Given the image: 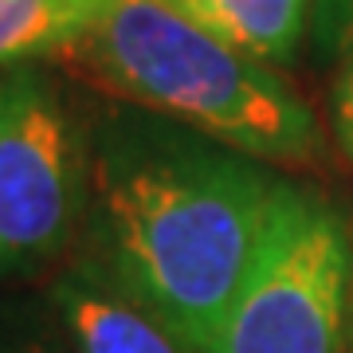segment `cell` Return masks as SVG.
Here are the masks:
<instances>
[{"mask_svg":"<svg viewBox=\"0 0 353 353\" xmlns=\"http://www.w3.org/2000/svg\"><path fill=\"white\" fill-rule=\"evenodd\" d=\"M287 176L141 106L90 126L87 263L208 353Z\"/></svg>","mask_w":353,"mask_h":353,"instance_id":"cell-1","label":"cell"},{"mask_svg":"<svg viewBox=\"0 0 353 353\" xmlns=\"http://www.w3.org/2000/svg\"><path fill=\"white\" fill-rule=\"evenodd\" d=\"M130 106L267 165H314L322 126L283 71L228 48L169 0H114L75 51Z\"/></svg>","mask_w":353,"mask_h":353,"instance_id":"cell-2","label":"cell"},{"mask_svg":"<svg viewBox=\"0 0 353 353\" xmlns=\"http://www.w3.org/2000/svg\"><path fill=\"white\" fill-rule=\"evenodd\" d=\"M353 287L345 216L283 181L240 294L208 353H341Z\"/></svg>","mask_w":353,"mask_h":353,"instance_id":"cell-3","label":"cell"},{"mask_svg":"<svg viewBox=\"0 0 353 353\" xmlns=\"http://www.w3.org/2000/svg\"><path fill=\"white\" fill-rule=\"evenodd\" d=\"M90 192V126L36 63L0 87V275L36 271L75 240Z\"/></svg>","mask_w":353,"mask_h":353,"instance_id":"cell-4","label":"cell"},{"mask_svg":"<svg viewBox=\"0 0 353 353\" xmlns=\"http://www.w3.org/2000/svg\"><path fill=\"white\" fill-rule=\"evenodd\" d=\"M51 306L75 353H196L87 259L71 263L55 279Z\"/></svg>","mask_w":353,"mask_h":353,"instance_id":"cell-5","label":"cell"},{"mask_svg":"<svg viewBox=\"0 0 353 353\" xmlns=\"http://www.w3.org/2000/svg\"><path fill=\"white\" fill-rule=\"evenodd\" d=\"M228 48L259 63H290L310 32V0H169Z\"/></svg>","mask_w":353,"mask_h":353,"instance_id":"cell-6","label":"cell"},{"mask_svg":"<svg viewBox=\"0 0 353 353\" xmlns=\"http://www.w3.org/2000/svg\"><path fill=\"white\" fill-rule=\"evenodd\" d=\"M114 0H0V71L71 55Z\"/></svg>","mask_w":353,"mask_h":353,"instance_id":"cell-7","label":"cell"},{"mask_svg":"<svg viewBox=\"0 0 353 353\" xmlns=\"http://www.w3.org/2000/svg\"><path fill=\"white\" fill-rule=\"evenodd\" d=\"M310 51L318 63H341L353 48V0H310Z\"/></svg>","mask_w":353,"mask_h":353,"instance_id":"cell-8","label":"cell"},{"mask_svg":"<svg viewBox=\"0 0 353 353\" xmlns=\"http://www.w3.org/2000/svg\"><path fill=\"white\" fill-rule=\"evenodd\" d=\"M330 130L341 157L353 165V48L341 55L334 83H330Z\"/></svg>","mask_w":353,"mask_h":353,"instance_id":"cell-9","label":"cell"},{"mask_svg":"<svg viewBox=\"0 0 353 353\" xmlns=\"http://www.w3.org/2000/svg\"><path fill=\"white\" fill-rule=\"evenodd\" d=\"M0 353H63L39 338H0Z\"/></svg>","mask_w":353,"mask_h":353,"instance_id":"cell-10","label":"cell"},{"mask_svg":"<svg viewBox=\"0 0 353 353\" xmlns=\"http://www.w3.org/2000/svg\"><path fill=\"white\" fill-rule=\"evenodd\" d=\"M341 353H353V287H350V314H345V338H341Z\"/></svg>","mask_w":353,"mask_h":353,"instance_id":"cell-11","label":"cell"},{"mask_svg":"<svg viewBox=\"0 0 353 353\" xmlns=\"http://www.w3.org/2000/svg\"><path fill=\"white\" fill-rule=\"evenodd\" d=\"M0 87H4V71H0Z\"/></svg>","mask_w":353,"mask_h":353,"instance_id":"cell-12","label":"cell"}]
</instances>
